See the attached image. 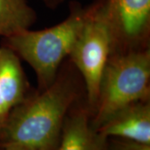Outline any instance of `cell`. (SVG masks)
<instances>
[{"mask_svg": "<svg viewBox=\"0 0 150 150\" xmlns=\"http://www.w3.org/2000/svg\"><path fill=\"white\" fill-rule=\"evenodd\" d=\"M108 150H150V144L119 138H108Z\"/></svg>", "mask_w": 150, "mask_h": 150, "instance_id": "cell-9", "label": "cell"}, {"mask_svg": "<svg viewBox=\"0 0 150 150\" xmlns=\"http://www.w3.org/2000/svg\"><path fill=\"white\" fill-rule=\"evenodd\" d=\"M149 98V48L112 53L101 78L92 124L98 129L119 109Z\"/></svg>", "mask_w": 150, "mask_h": 150, "instance_id": "cell-3", "label": "cell"}, {"mask_svg": "<svg viewBox=\"0 0 150 150\" xmlns=\"http://www.w3.org/2000/svg\"><path fill=\"white\" fill-rule=\"evenodd\" d=\"M107 138L150 144V103H132L114 112L96 129Z\"/></svg>", "mask_w": 150, "mask_h": 150, "instance_id": "cell-6", "label": "cell"}, {"mask_svg": "<svg viewBox=\"0 0 150 150\" xmlns=\"http://www.w3.org/2000/svg\"><path fill=\"white\" fill-rule=\"evenodd\" d=\"M79 83L70 70L57 75L47 88L14 107L0 126V145L18 144L55 150L65 118L79 97Z\"/></svg>", "mask_w": 150, "mask_h": 150, "instance_id": "cell-1", "label": "cell"}, {"mask_svg": "<svg viewBox=\"0 0 150 150\" xmlns=\"http://www.w3.org/2000/svg\"><path fill=\"white\" fill-rule=\"evenodd\" d=\"M11 110L12 108L7 102L4 92L3 90V88L0 85V126L4 123Z\"/></svg>", "mask_w": 150, "mask_h": 150, "instance_id": "cell-10", "label": "cell"}, {"mask_svg": "<svg viewBox=\"0 0 150 150\" xmlns=\"http://www.w3.org/2000/svg\"><path fill=\"white\" fill-rule=\"evenodd\" d=\"M39 1L43 2L45 5L50 8H55L59 4H61L64 0H39Z\"/></svg>", "mask_w": 150, "mask_h": 150, "instance_id": "cell-12", "label": "cell"}, {"mask_svg": "<svg viewBox=\"0 0 150 150\" xmlns=\"http://www.w3.org/2000/svg\"><path fill=\"white\" fill-rule=\"evenodd\" d=\"M84 24L69 57L83 78L87 108L91 117L96 107L100 81L112 54V34L103 0L88 6Z\"/></svg>", "mask_w": 150, "mask_h": 150, "instance_id": "cell-4", "label": "cell"}, {"mask_svg": "<svg viewBox=\"0 0 150 150\" xmlns=\"http://www.w3.org/2000/svg\"><path fill=\"white\" fill-rule=\"evenodd\" d=\"M112 53L149 48L150 0H103Z\"/></svg>", "mask_w": 150, "mask_h": 150, "instance_id": "cell-5", "label": "cell"}, {"mask_svg": "<svg viewBox=\"0 0 150 150\" xmlns=\"http://www.w3.org/2000/svg\"><path fill=\"white\" fill-rule=\"evenodd\" d=\"M72 108L65 118L55 150H108V138L93 126L88 108Z\"/></svg>", "mask_w": 150, "mask_h": 150, "instance_id": "cell-7", "label": "cell"}, {"mask_svg": "<svg viewBox=\"0 0 150 150\" xmlns=\"http://www.w3.org/2000/svg\"><path fill=\"white\" fill-rule=\"evenodd\" d=\"M89 7H71L64 21L42 30H23L4 38V46L10 48L31 66L37 77L38 91L52 84L60 66L69 57L84 24Z\"/></svg>", "mask_w": 150, "mask_h": 150, "instance_id": "cell-2", "label": "cell"}, {"mask_svg": "<svg viewBox=\"0 0 150 150\" xmlns=\"http://www.w3.org/2000/svg\"><path fill=\"white\" fill-rule=\"evenodd\" d=\"M0 150H40L32 149L26 146L18 144H3L0 145Z\"/></svg>", "mask_w": 150, "mask_h": 150, "instance_id": "cell-11", "label": "cell"}, {"mask_svg": "<svg viewBox=\"0 0 150 150\" xmlns=\"http://www.w3.org/2000/svg\"><path fill=\"white\" fill-rule=\"evenodd\" d=\"M36 18V12L28 0H0V37L30 28Z\"/></svg>", "mask_w": 150, "mask_h": 150, "instance_id": "cell-8", "label": "cell"}]
</instances>
